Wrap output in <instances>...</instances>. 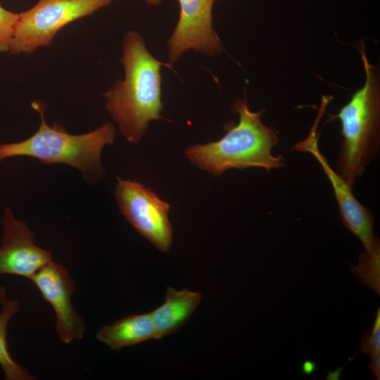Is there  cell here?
Returning <instances> with one entry per match:
<instances>
[{
    "label": "cell",
    "instance_id": "8992f818",
    "mask_svg": "<svg viewBox=\"0 0 380 380\" xmlns=\"http://www.w3.org/2000/svg\"><path fill=\"white\" fill-rule=\"evenodd\" d=\"M115 196L122 214L132 226L156 248L167 252L173 236L169 203L135 180L118 178Z\"/></svg>",
    "mask_w": 380,
    "mask_h": 380
},
{
    "label": "cell",
    "instance_id": "5bb4252c",
    "mask_svg": "<svg viewBox=\"0 0 380 380\" xmlns=\"http://www.w3.org/2000/svg\"><path fill=\"white\" fill-rule=\"evenodd\" d=\"M350 271L360 282L380 295V246L369 252L359 253V262L350 265Z\"/></svg>",
    "mask_w": 380,
    "mask_h": 380
},
{
    "label": "cell",
    "instance_id": "4fadbf2b",
    "mask_svg": "<svg viewBox=\"0 0 380 380\" xmlns=\"http://www.w3.org/2000/svg\"><path fill=\"white\" fill-rule=\"evenodd\" d=\"M15 300L6 299L0 311V367L6 380H34L36 376L18 363L11 355L7 343V329L11 318L18 311Z\"/></svg>",
    "mask_w": 380,
    "mask_h": 380
},
{
    "label": "cell",
    "instance_id": "7c38bea8",
    "mask_svg": "<svg viewBox=\"0 0 380 380\" xmlns=\"http://www.w3.org/2000/svg\"><path fill=\"white\" fill-rule=\"evenodd\" d=\"M96 337L113 350L156 339L151 312L128 315L103 326L96 332Z\"/></svg>",
    "mask_w": 380,
    "mask_h": 380
},
{
    "label": "cell",
    "instance_id": "d6986e66",
    "mask_svg": "<svg viewBox=\"0 0 380 380\" xmlns=\"http://www.w3.org/2000/svg\"><path fill=\"white\" fill-rule=\"evenodd\" d=\"M7 298H6V289L0 284V306L2 305V304L4 303V301Z\"/></svg>",
    "mask_w": 380,
    "mask_h": 380
},
{
    "label": "cell",
    "instance_id": "2e32d148",
    "mask_svg": "<svg viewBox=\"0 0 380 380\" xmlns=\"http://www.w3.org/2000/svg\"><path fill=\"white\" fill-rule=\"evenodd\" d=\"M360 352L370 357L380 353V308L376 312L374 324L362 339Z\"/></svg>",
    "mask_w": 380,
    "mask_h": 380
},
{
    "label": "cell",
    "instance_id": "9a60e30c",
    "mask_svg": "<svg viewBox=\"0 0 380 380\" xmlns=\"http://www.w3.org/2000/svg\"><path fill=\"white\" fill-rule=\"evenodd\" d=\"M20 14L0 6V52H8Z\"/></svg>",
    "mask_w": 380,
    "mask_h": 380
},
{
    "label": "cell",
    "instance_id": "277c9868",
    "mask_svg": "<svg viewBox=\"0 0 380 380\" xmlns=\"http://www.w3.org/2000/svg\"><path fill=\"white\" fill-rule=\"evenodd\" d=\"M361 57L365 72L364 85L336 115L343 137L335 170L353 186L375 158L380 146V89L377 70Z\"/></svg>",
    "mask_w": 380,
    "mask_h": 380
},
{
    "label": "cell",
    "instance_id": "52a82bcc",
    "mask_svg": "<svg viewBox=\"0 0 380 380\" xmlns=\"http://www.w3.org/2000/svg\"><path fill=\"white\" fill-rule=\"evenodd\" d=\"M330 100L331 97H322L317 117L308 137L296 143L293 148L311 153L320 164L332 186L343 224L361 241L365 251L369 252L380 246L379 239L373 232L374 217L369 209L356 198L352 186L330 166L318 146L317 126Z\"/></svg>",
    "mask_w": 380,
    "mask_h": 380
},
{
    "label": "cell",
    "instance_id": "30bf717a",
    "mask_svg": "<svg viewBox=\"0 0 380 380\" xmlns=\"http://www.w3.org/2000/svg\"><path fill=\"white\" fill-rule=\"evenodd\" d=\"M0 275L11 274L28 279L52 260L51 254L37 246L34 234L23 220L7 207L1 220Z\"/></svg>",
    "mask_w": 380,
    "mask_h": 380
},
{
    "label": "cell",
    "instance_id": "6da1fadb",
    "mask_svg": "<svg viewBox=\"0 0 380 380\" xmlns=\"http://www.w3.org/2000/svg\"><path fill=\"white\" fill-rule=\"evenodd\" d=\"M120 61L125 77L104 93L106 108L125 138L137 144L146 134L148 123L162 118L160 69L172 68V64L156 58L134 30L124 35Z\"/></svg>",
    "mask_w": 380,
    "mask_h": 380
},
{
    "label": "cell",
    "instance_id": "5b68a950",
    "mask_svg": "<svg viewBox=\"0 0 380 380\" xmlns=\"http://www.w3.org/2000/svg\"><path fill=\"white\" fill-rule=\"evenodd\" d=\"M113 0H39L19 13L8 52L30 54L49 46L56 33L69 23L89 15Z\"/></svg>",
    "mask_w": 380,
    "mask_h": 380
},
{
    "label": "cell",
    "instance_id": "ba28073f",
    "mask_svg": "<svg viewBox=\"0 0 380 380\" xmlns=\"http://www.w3.org/2000/svg\"><path fill=\"white\" fill-rule=\"evenodd\" d=\"M214 1L179 0V20L167 40L170 63L177 62L184 53L189 50L209 56L222 52L220 39L213 25Z\"/></svg>",
    "mask_w": 380,
    "mask_h": 380
},
{
    "label": "cell",
    "instance_id": "7a4b0ae2",
    "mask_svg": "<svg viewBox=\"0 0 380 380\" xmlns=\"http://www.w3.org/2000/svg\"><path fill=\"white\" fill-rule=\"evenodd\" d=\"M233 110L239 115L238 123L226 127L227 133L217 141L186 148L184 153L190 162L215 176L229 169L255 167L270 172L283 167L284 157L272 153L279 143L277 134L262 122V110L251 111L246 100L240 98Z\"/></svg>",
    "mask_w": 380,
    "mask_h": 380
},
{
    "label": "cell",
    "instance_id": "9c48e42d",
    "mask_svg": "<svg viewBox=\"0 0 380 380\" xmlns=\"http://www.w3.org/2000/svg\"><path fill=\"white\" fill-rule=\"evenodd\" d=\"M43 299L53 308L56 315V332L65 343L83 339L86 324L74 309L72 296L73 280L68 270L51 260L40 268L30 279Z\"/></svg>",
    "mask_w": 380,
    "mask_h": 380
},
{
    "label": "cell",
    "instance_id": "e0dca14e",
    "mask_svg": "<svg viewBox=\"0 0 380 380\" xmlns=\"http://www.w3.org/2000/svg\"><path fill=\"white\" fill-rule=\"evenodd\" d=\"M369 369L372 372L375 379H380V353L370 357Z\"/></svg>",
    "mask_w": 380,
    "mask_h": 380
},
{
    "label": "cell",
    "instance_id": "3957f363",
    "mask_svg": "<svg viewBox=\"0 0 380 380\" xmlns=\"http://www.w3.org/2000/svg\"><path fill=\"white\" fill-rule=\"evenodd\" d=\"M32 108L39 112L38 130L27 139L16 143L0 144V162L9 158L27 156L45 164H66L78 169L89 179L103 174L101 153L104 146L113 143L115 128L106 122L94 131L71 134L60 125L49 126L44 118L46 105L34 101Z\"/></svg>",
    "mask_w": 380,
    "mask_h": 380
},
{
    "label": "cell",
    "instance_id": "ffe728a7",
    "mask_svg": "<svg viewBox=\"0 0 380 380\" xmlns=\"http://www.w3.org/2000/svg\"><path fill=\"white\" fill-rule=\"evenodd\" d=\"M147 4L151 5H156L160 2V0H144Z\"/></svg>",
    "mask_w": 380,
    "mask_h": 380
},
{
    "label": "cell",
    "instance_id": "8fae6325",
    "mask_svg": "<svg viewBox=\"0 0 380 380\" xmlns=\"http://www.w3.org/2000/svg\"><path fill=\"white\" fill-rule=\"evenodd\" d=\"M202 300L201 292L187 288L177 291L167 287L165 300L151 312L156 339H161L179 330L191 317Z\"/></svg>",
    "mask_w": 380,
    "mask_h": 380
},
{
    "label": "cell",
    "instance_id": "ac0fdd59",
    "mask_svg": "<svg viewBox=\"0 0 380 380\" xmlns=\"http://www.w3.org/2000/svg\"><path fill=\"white\" fill-rule=\"evenodd\" d=\"M301 370L303 374L310 376L317 371V365L313 361L305 360L302 364Z\"/></svg>",
    "mask_w": 380,
    "mask_h": 380
}]
</instances>
